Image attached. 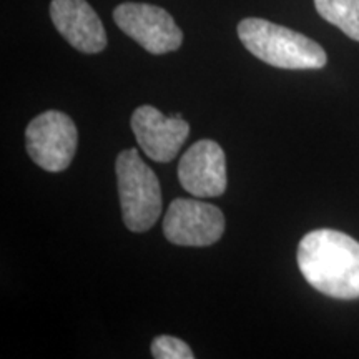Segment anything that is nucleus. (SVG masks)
<instances>
[{
    "instance_id": "nucleus-1",
    "label": "nucleus",
    "mask_w": 359,
    "mask_h": 359,
    "mask_svg": "<svg viewBox=\"0 0 359 359\" xmlns=\"http://www.w3.org/2000/svg\"><path fill=\"white\" fill-rule=\"evenodd\" d=\"M298 266L320 293L334 299L359 298V243L346 233L309 231L298 245Z\"/></svg>"
},
{
    "instance_id": "nucleus-2",
    "label": "nucleus",
    "mask_w": 359,
    "mask_h": 359,
    "mask_svg": "<svg viewBox=\"0 0 359 359\" xmlns=\"http://www.w3.org/2000/svg\"><path fill=\"white\" fill-rule=\"evenodd\" d=\"M238 37L264 64L285 70H318L327 62L320 43L306 35L264 19H245L238 24Z\"/></svg>"
},
{
    "instance_id": "nucleus-3",
    "label": "nucleus",
    "mask_w": 359,
    "mask_h": 359,
    "mask_svg": "<svg viewBox=\"0 0 359 359\" xmlns=\"http://www.w3.org/2000/svg\"><path fill=\"white\" fill-rule=\"evenodd\" d=\"M115 172L125 226L135 233L148 231L163 206L158 178L135 148L116 156Z\"/></svg>"
},
{
    "instance_id": "nucleus-4",
    "label": "nucleus",
    "mask_w": 359,
    "mask_h": 359,
    "mask_svg": "<svg viewBox=\"0 0 359 359\" xmlns=\"http://www.w3.org/2000/svg\"><path fill=\"white\" fill-rule=\"evenodd\" d=\"M79 133L74 120L57 110L35 116L25 130L27 154L47 172H64L77 151Z\"/></svg>"
},
{
    "instance_id": "nucleus-5",
    "label": "nucleus",
    "mask_w": 359,
    "mask_h": 359,
    "mask_svg": "<svg viewBox=\"0 0 359 359\" xmlns=\"http://www.w3.org/2000/svg\"><path fill=\"white\" fill-rule=\"evenodd\" d=\"M114 20L123 34L140 43L147 52L161 55L182 47L183 34L165 8L150 4H120Z\"/></svg>"
},
{
    "instance_id": "nucleus-6",
    "label": "nucleus",
    "mask_w": 359,
    "mask_h": 359,
    "mask_svg": "<svg viewBox=\"0 0 359 359\" xmlns=\"http://www.w3.org/2000/svg\"><path fill=\"white\" fill-rule=\"evenodd\" d=\"M223 231L222 210L198 200H173L163 219L165 238L178 246H210L217 243Z\"/></svg>"
},
{
    "instance_id": "nucleus-7",
    "label": "nucleus",
    "mask_w": 359,
    "mask_h": 359,
    "mask_svg": "<svg viewBox=\"0 0 359 359\" xmlns=\"http://www.w3.org/2000/svg\"><path fill=\"white\" fill-rule=\"evenodd\" d=\"M130 125L143 154L158 163L172 161L190 133V125L182 115L167 116L151 105L138 107Z\"/></svg>"
},
{
    "instance_id": "nucleus-8",
    "label": "nucleus",
    "mask_w": 359,
    "mask_h": 359,
    "mask_svg": "<svg viewBox=\"0 0 359 359\" xmlns=\"http://www.w3.org/2000/svg\"><path fill=\"white\" fill-rule=\"evenodd\" d=\"M178 178L188 193L198 198L222 196L226 190V156L213 140H200L180 158Z\"/></svg>"
},
{
    "instance_id": "nucleus-9",
    "label": "nucleus",
    "mask_w": 359,
    "mask_h": 359,
    "mask_svg": "<svg viewBox=\"0 0 359 359\" xmlns=\"http://www.w3.org/2000/svg\"><path fill=\"white\" fill-rule=\"evenodd\" d=\"M50 17L58 34L77 50L98 53L107 47L100 17L87 0H52Z\"/></svg>"
},
{
    "instance_id": "nucleus-10",
    "label": "nucleus",
    "mask_w": 359,
    "mask_h": 359,
    "mask_svg": "<svg viewBox=\"0 0 359 359\" xmlns=\"http://www.w3.org/2000/svg\"><path fill=\"white\" fill-rule=\"evenodd\" d=\"M314 7L326 22L359 42V0H314Z\"/></svg>"
},
{
    "instance_id": "nucleus-11",
    "label": "nucleus",
    "mask_w": 359,
    "mask_h": 359,
    "mask_svg": "<svg viewBox=\"0 0 359 359\" xmlns=\"http://www.w3.org/2000/svg\"><path fill=\"white\" fill-rule=\"evenodd\" d=\"M151 354L156 359H193L191 348L182 339L173 338V336H156L151 341Z\"/></svg>"
}]
</instances>
